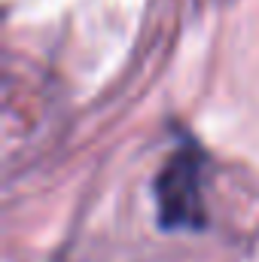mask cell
<instances>
[{
    "instance_id": "6da1fadb",
    "label": "cell",
    "mask_w": 259,
    "mask_h": 262,
    "mask_svg": "<svg viewBox=\"0 0 259 262\" xmlns=\"http://www.w3.org/2000/svg\"><path fill=\"white\" fill-rule=\"evenodd\" d=\"M156 204L165 229H201L204 198H201V159L195 149L174 152L162 174L156 177Z\"/></svg>"
}]
</instances>
